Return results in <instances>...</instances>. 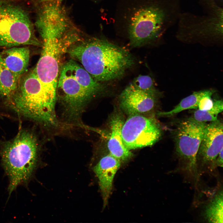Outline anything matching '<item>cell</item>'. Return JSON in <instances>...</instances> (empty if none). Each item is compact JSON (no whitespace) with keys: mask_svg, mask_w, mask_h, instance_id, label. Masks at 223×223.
Instances as JSON below:
<instances>
[{"mask_svg":"<svg viewBox=\"0 0 223 223\" xmlns=\"http://www.w3.org/2000/svg\"><path fill=\"white\" fill-rule=\"evenodd\" d=\"M181 0H118L114 22L130 45L140 47L159 39L177 24Z\"/></svg>","mask_w":223,"mask_h":223,"instance_id":"obj_1","label":"cell"},{"mask_svg":"<svg viewBox=\"0 0 223 223\" xmlns=\"http://www.w3.org/2000/svg\"><path fill=\"white\" fill-rule=\"evenodd\" d=\"M66 52L95 80L102 83L120 79L135 63L127 50L94 37H82L70 46Z\"/></svg>","mask_w":223,"mask_h":223,"instance_id":"obj_2","label":"cell"},{"mask_svg":"<svg viewBox=\"0 0 223 223\" xmlns=\"http://www.w3.org/2000/svg\"><path fill=\"white\" fill-rule=\"evenodd\" d=\"M60 72L56 92L61 94L65 113L70 119L78 117L88 102L106 90V85L95 80L75 61L66 62Z\"/></svg>","mask_w":223,"mask_h":223,"instance_id":"obj_3","label":"cell"},{"mask_svg":"<svg viewBox=\"0 0 223 223\" xmlns=\"http://www.w3.org/2000/svg\"><path fill=\"white\" fill-rule=\"evenodd\" d=\"M38 149L35 136L22 130L2 146L1 162L9 180V195L18 186L27 185L32 177L37 165Z\"/></svg>","mask_w":223,"mask_h":223,"instance_id":"obj_4","label":"cell"},{"mask_svg":"<svg viewBox=\"0 0 223 223\" xmlns=\"http://www.w3.org/2000/svg\"><path fill=\"white\" fill-rule=\"evenodd\" d=\"M9 101L13 109L25 117L47 125L57 124L56 101L46 92L34 69L21 77Z\"/></svg>","mask_w":223,"mask_h":223,"instance_id":"obj_5","label":"cell"},{"mask_svg":"<svg viewBox=\"0 0 223 223\" xmlns=\"http://www.w3.org/2000/svg\"><path fill=\"white\" fill-rule=\"evenodd\" d=\"M207 125L205 122H199L190 117L179 122L174 131L178 161L174 171L180 173L185 181L196 187L200 178L197 156Z\"/></svg>","mask_w":223,"mask_h":223,"instance_id":"obj_6","label":"cell"},{"mask_svg":"<svg viewBox=\"0 0 223 223\" xmlns=\"http://www.w3.org/2000/svg\"><path fill=\"white\" fill-rule=\"evenodd\" d=\"M13 0H0V47L21 45L42 47L27 10Z\"/></svg>","mask_w":223,"mask_h":223,"instance_id":"obj_7","label":"cell"},{"mask_svg":"<svg viewBox=\"0 0 223 223\" xmlns=\"http://www.w3.org/2000/svg\"><path fill=\"white\" fill-rule=\"evenodd\" d=\"M204 14L181 12L177 23V36L181 39L222 38L223 7L215 0H198Z\"/></svg>","mask_w":223,"mask_h":223,"instance_id":"obj_8","label":"cell"},{"mask_svg":"<svg viewBox=\"0 0 223 223\" xmlns=\"http://www.w3.org/2000/svg\"><path fill=\"white\" fill-rule=\"evenodd\" d=\"M35 25L41 37L48 36L70 42L82 38L81 31L72 22L61 2L40 3Z\"/></svg>","mask_w":223,"mask_h":223,"instance_id":"obj_9","label":"cell"},{"mask_svg":"<svg viewBox=\"0 0 223 223\" xmlns=\"http://www.w3.org/2000/svg\"><path fill=\"white\" fill-rule=\"evenodd\" d=\"M42 38V50L34 70L47 94L56 100L60 61L69 46L65 42L55 38Z\"/></svg>","mask_w":223,"mask_h":223,"instance_id":"obj_10","label":"cell"},{"mask_svg":"<svg viewBox=\"0 0 223 223\" xmlns=\"http://www.w3.org/2000/svg\"><path fill=\"white\" fill-rule=\"evenodd\" d=\"M123 143L129 150L149 146L161 135L159 125L153 119L139 114L130 115L121 129Z\"/></svg>","mask_w":223,"mask_h":223,"instance_id":"obj_11","label":"cell"},{"mask_svg":"<svg viewBox=\"0 0 223 223\" xmlns=\"http://www.w3.org/2000/svg\"><path fill=\"white\" fill-rule=\"evenodd\" d=\"M223 149V124L220 120L207 124L196 158L198 174L211 173L217 168L216 160Z\"/></svg>","mask_w":223,"mask_h":223,"instance_id":"obj_12","label":"cell"},{"mask_svg":"<svg viewBox=\"0 0 223 223\" xmlns=\"http://www.w3.org/2000/svg\"><path fill=\"white\" fill-rule=\"evenodd\" d=\"M160 95L146 93L129 84L120 95V104L122 108L130 115L143 113L154 107Z\"/></svg>","mask_w":223,"mask_h":223,"instance_id":"obj_13","label":"cell"},{"mask_svg":"<svg viewBox=\"0 0 223 223\" xmlns=\"http://www.w3.org/2000/svg\"><path fill=\"white\" fill-rule=\"evenodd\" d=\"M121 162L110 154L103 157L93 167L97 177L103 201V207L107 204L112 189L115 176Z\"/></svg>","mask_w":223,"mask_h":223,"instance_id":"obj_14","label":"cell"},{"mask_svg":"<svg viewBox=\"0 0 223 223\" xmlns=\"http://www.w3.org/2000/svg\"><path fill=\"white\" fill-rule=\"evenodd\" d=\"M124 122L121 115L116 114L112 116L110 122L111 133L107 142L109 154L121 162L129 160L133 155L123 141L121 129Z\"/></svg>","mask_w":223,"mask_h":223,"instance_id":"obj_15","label":"cell"},{"mask_svg":"<svg viewBox=\"0 0 223 223\" xmlns=\"http://www.w3.org/2000/svg\"><path fill=\"white\" fill-rule=\"evenodd\" d=\"M30 53L27 47H13L0 52V56L7 67L20 78L27 71Z\"/></svg>","mask_w":223,"mask_h":223,"instance_id":"obj_16","label":"cell"},{"mask_svg":"<svg viewBox=\"0 0 223 223\" xmlns=\"http://www.w3.org/2000/svg\"><path fill=\"white\" fill-rule=\"evenodd\" d=\"M20 78L9 69L0 56V95L9 100L16 90Z\"/></svg>","mask_w":223,"mask_h":223,"instance_id":"obj_17","label":"cell"},{"mask_svg":"<svg viewBox=\"0 0 223 223\" xmlns=\"http://www.w3.org/2000/svg\"><path fill=\"white\" fill-rule=\"evenodd\" d=\"M223 190L220 189L205 205L203 212L205 219L209 223L223 222Z\"/></svg>","mask_w":223,"mask_h":223,"instance_id":"obj_18","label":"cell"},{"mask_svg":"<svg viewBox=\"0 0 223 223\" xmlns=\"http://www.w3.org/2000/svg\"><path fill=\"white\" fill-rule=\"evenodd\" d=\"M203 91L194 92L191 95L183 99L171 111L160 112L158 115L162 116L170 117L187 109H198L199 102L203 94Z\"/></svg>","mask_w":223,"mask_h":223,"instance_id":"obj_19","label":"cell"},{"mask_svg":"<svg viewBox=\"0 0 223 223\" xmlns=\"http://www.w3.org/2000/svg\"><path fill=\"white\" fill-rule=\"evenodd\" d=\"M223 101L216 100L213 102L212 107L210 109L202 111L196 109L191 117L199 122H206L216 120L218 114L223 111Z\"/></svg>","mask_w":223,"mask_h":223,"instance_id":"obj_20","label":"cell"},{"mask_svg":"<svg viewBox=\"0 0 223 223\" xmlns=\"http://www.w3.org/2000/svg\"><path fill=\"white\" fill-rule=\"evenodd\" d=\"M135 88L152 94H160V92L155 87L152 78L148 75H139L130 84Z\"/></svg>","mask_w":223,"mask_h":223,"instance_id":"obj_21","label":"cell"},{"mask_svg":"<svg viewBox=\"0 0 223 223\" xmlns=\"http://www.w3.org/2000/svg\"><path fill=\"white\" fill-rule=\"evenodd\" d=\"M214 91L213 90H204L203 94L199 102V109L205 111L210 109L212 107L213 101L211 98Z\"/></svg>","mask_w":223,"mask_h":223,"instance_id":"obj_22","label":"cell"},{"mask_svg":"<svg viewBox=\"0 0 223 223\" xmlns=\"http://www.w3.org/2000/svg\"><path fill=\"white\" fill-rule=\"evenodd\" d=\"M215 164L216 168L223 167V149L221 150L216 157Z\"/></svg>","mask_w":223,"mask_h":223,"instance_id":"obj_23","label":"cell"},{"mask_svg":"<svg viewBox=\"0 0 223 223\" xmlns=\"http://www.w3.org/2000/svg\"><path fill=\"white\" fill-rule=\"evenodd\" d=\"M39 2L40 3L46 2H51V1H58L59 2H62V0H38Z\"/></svg>","mask_w":223,"mask_h":223,"instance_id":"obj_24","label":"cell"},{"mask_svg":"<svg viewBox=\"0 0 223 223\" xmlns=\"http://www.w3.org/2000/svg\"><path fill=\"white\" fill-rule=\"evenodd\" d=\"M218 4L221 7H223V0H215Z\"/></svg>","mask_w":223,"mask_h":223,"instance_id":"obj_25","label":"cell"}]
</instances>
